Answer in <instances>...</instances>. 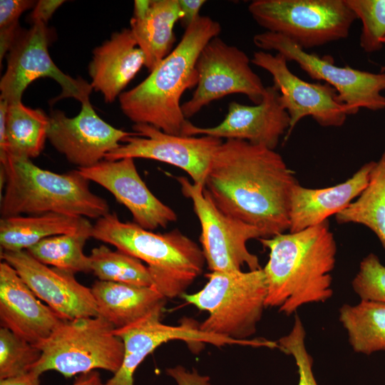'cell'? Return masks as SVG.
Listing matches in <instances>:
<instances>
[{"label": "cell", "instance_id": "cell-41", "mask_svg": "<svg viewBox=\"0 0 385 385\" xmlns=\"http://www.w3.org/2000/svg\"><path fill=\"white\" fill-rule=\"evenodd\" d=\"M381 43L385 44V36L381 39Z\"/></svg>", "mask_w": 385, "mask_h": 385}, {"label": "cell", "instance_id": "cell-12", "mask_svg": "<svg viewBox=\"0 0 385 385\" xmlns=\"http://www.w3.org/2000/svg\"><path fill=\"white\" fill-rule=\"evenodd\" d=\"M250 63L251 59L238 47L219 36L211 39L196 63V88L181 106L185 117L188 119L212 101L232 94H243L254 104L260 103L266 87Z\"/></svg>", "mask_w": 385, "mask_h": 385}, {"label": "cell", "instance_id": "cell-4", "mask_svg": "<svg viewBox=\"0 0 385 385\" xmlns=\"http://www.w3.org/2000/svg\"><path fill=\"white\" fill-rule=\"evenodd\" d=\"M92 237L147 264L155 287L166 298L181 296L203 270L205 259L193 240L178 230L155 233L108 213L93 225Z\"/></svg>", "mask_w": 385, "mask_h": 385}, {"label": "cell", "instance_id": "cell-8", "mask_svg": "<svg viewBox=\"0 0 385 385\" xmlns=\"http://www.w3.org/2000/svg\"><path fill=\"white\" fill-rule=\"evenodd\" d=\"M248 11L266 31L304 50L346 38L356 16L346 0H255Z\"/></svg>", "mask_w": 385, "mask_h": 385}, {"label": "cell", "instance_id": "cell-20", "mask_svg": "<svg viewBox=\"0 0 385 385\" xmlns=\"http://www.w3.org/2000/svg\"><path fill=\"white\" fill-rule=\"evenodd\" d=\"M7 262L0 263V322L28 342L38 346L65 321L41 303Z\"/></svg>", "mask_w": 385, "mask_h": 385}, {"label": "cell", "instance_id": "cell-24", "mask_svg": "<svg viewBox=\"0 0 385 385\" xmlns=\"http://www.w3.org/2000/svg\"><path fill=\"white\" fill-rule=\"evenodd\" d=\"M91 289L98 317L115 329L134 324L154 313H163L167 298L155 287L98 280Z\"/></svg>", "mask_w": 385, "mask_h": 385}, {"label": "cell", "instance_id": "cell-29", "mask_svg": "<svg viewBox=\"0 0 385 385\" xmlns=\"http://www.w3.org/2000/svg\"><path fill=\"white\" fill-rule=\"evenodd\" d=\"M93 225L74 233L51 236L26 250L46 265L76 272H91L89 256L83 252L86 241L92 237Z\"/></svg>", "mask_w": 385, "mask_h": 385}, {"label": "cell", "instance_id": "cell-40", "mask_svg": "<svg viewBox=\"0 0 385 385\" xmlns=\"http://www.w3.org/2000/svg\"><path fill=\"white\" fill-rule=\"evenodd\" d=\"M101 376L98 371H92L81 374L76 378L73 385H102Z\"/></svg>", "mask_w": 385, "mask_h": 385}, {"label": "cell", "instance_id": "cell-9", "mask_svg": "<svg viewBox=\"0 0 385 385\" xmlns=\"http://www.w3.org/2000/svg\"><path fill=\"white\" fill-rule=\"evenodd\" d=\"M253 43L262 51H274L288 61L298 64L311 78L323 81L337 92L350 115L361 108L372 111L385 109V73L360 71L349 66H338L329 56L320 57L308 53L292 39L277 33L265 31L253 36Z\"/></svg>", "mask_w": 385, "mask_h": 385}, {"label": "cell", "instance_id": "cell-38", "mask_svg": "<svg viewBox=\"0 0 385 385\" xmlns=\"http://www.w3.org/2000/svg\"><path fill=\"white\" fill-rule=\"evenodd\" d=\"M205 2V0H178L182 14L180 21L185 29L200 16V11Z\"/></svg>", "mask_w": 385, "mask_h": 385}, {"label": "cell", "instance_id": "cell-25", "mask_svg": "<svg viewBox=\"0 0 385 385\" xmlns=\"http://www.w3.org/2000/svg\"><path fill=\"white\" fill-rule=\"evenodd\" d=\"M91 225L86 217L56 212L1 218V251L26 250L43 239L74 233Z\"/></svg>", "mask_w": 385, "mask_h": 385}, {"label": "cell", "instance_id": "cell-10", "mask_svg": "<svg viewBox=\"0 0 385 385\" xmlns=\"http://www.w3.org/2000/svg\"><path fill=\"white\" fill-rule=\"evenodd\" d=\"M183 195L191 200L201 227L202 250L211 272H235L262 269L257 255L251 253L247 241L262 238L255 227L230 217L214 204L204 186L177 177Z\"/></svg>", "mask_w": 385, "mask_h": 385}, {"label": "cell", "instance_id": "cell-36", "mask_svg": "<svg viewBox=\"0 0 385 385\" xmlns=\"http://www.w3.org/2000/svg\"><path fill=\"white\" fill-rule=\"evenodd\" d=\"M166 373L178 385H211L210 376L202 375L195 369L189 371L181 365L167 369Z\"/></svg>", "mask_w": 385, "mask_h": 385}, {"label": "cell", "instance_id": "cell-35", "mask_svg": "<svg viewBox=\"0 0 385 385\" xmlns=\"http://www.w3.org/2000/svg\"><path fill=\"white\" fill-rule=\"evenodd\" d=\"M36 1L31 0L0 1V62L7 55L14 41L21 31L19 25L21 15L33 9Z\"/></svg>", "mask_w": 385, "mask_h": 385}, {"label": "cell", "instance_id": "cell-22", "mask_svg": "<svg viewBox=\"0 0 385 385\" xmlns=\"http://www.w3.org/2000/svg\"><path fill=\"white\" fill-rule=\"evenodd\" d=\"M145 62L144 53L130 29L114 32L93 51L88 65L91 85L102 93L106 103H112L119 98Z\"/></svg>", "mask_w": 385, "mask_h": 385}, {"label": "cell", "instance_id": "cell-11", "mask_svg": "<svg viewBox=\"0 0 385 385\" xmlns=\"http://www.w3.org/2000/svg\"><path fill=\"white\" fill-rule=\"evenodd\" d=\"M46 24L36 21L29 29L21 30L7 53L0 99L8 104L21 101L28 86L39 78H51L61 86V93L54 101L64 98H73L81 103L89 101L91 83L64 73L51 59L48 48L53 34Z\"/></svg>", "mask_w": 385, "mask_h": 385}, {"label": "cell", "instance_id": "cell-13", "mask_svg": "<svg viewBox=\"0 0 385 385\" xmlns=\"http://www.w3.org/2000/svg\"><path fill=\"white\" fill-rule=\"evenodd\" d=\"M251 63L270 73L273 86L279 92L280 102L289 117L284 140L305 117H311L322 127H340L349 115L347 106L332 86L301 79L289 70L287 61L280 53L256 51Z\"/></svg>", "mask_w": 385, "mask_h": 385}, {"label": "cell", "instance_id": "cell-34", "mask_svg": "<svg viewBox=\"0 0 385 385\" xmlns=\"http://www.w3.org/2000/svg\"><path fill=\"white\" fill-rule=\"evenodd\" d=\"M306 332L297 314L291 331L277 342L278 348L294 358L299 375L297 385H318L313 372V358L305 345Z\"/></svg>", "mask_w": 385, "mask_h": 385}, {"label": "cell", "instance_id": "cell-23", "mask_svg": "<svg viewBox=\"0 0 385 385\" xmlns=\"http://www.w3.org/2000/svg\"><path fill=\"white\" fill-rule=\"evenodd\" d=\"M182 14L178 0H135L130 24L151 72L173 50L174 27Z\"/></svg>", "mask_w": 385, "mask_h": 385}, {"label": "cell", "instance_id": "cell-15", "mask_svg": "<svg viewBox=\"0 0 385 385\" xmlns=\"http://www.w3.org/2000/svg\"><path fill=\"white\" fill-rule=\"evenodd\" d=\"M47 138L53 147L78 168H88L103 160L128 136L138 135L116 128L104 121L90 101L81 103L75 117L59 110L51 111Z\"/></svg>", "mask_w": 385, "mask_h": 385}, {"label": "cell", "instance_id": "cell-37", "mask_svg": "<svg viewBox=\"0 0 385 385\" xmlns=\"http://www.w3.org/2000/svg\"><path fill=\"white\" fill-rule=\"evenodd\" d=\"M64 2L63 0L38 1L29 16V21L31 24L36 21L47 24L54 12Z\"/></svg>", "mask_w": 385, "mask_h": 385}, {"label": "cell", "instance_id": "cell-21", "mask_svg": "<svg viewBox=\"0 0 385 385\" xmlns=\"http://www.w3.org/2000/svg\"><path fill=\"white\" fill-rule=\"evenodd\" d=\"M376 163L364 164L351 178L334 186L309 188L297 183L290 197L289 232L319 225L346 208L367 186Z\"/></svg>", "mask_w": 385, "mask_h": 385}, {"label": "cell", "instance_id": "cell-31", "mask_svg": "<svg viewBox=\"0 0 385 385\" xmlns=\"http://www.w3.org/2000/svg\"><path fill=\"white\" fill-rule=\"evenodd\" d=\"M41 356L35 345L9 329H0V379L25 374L32 369Z\"/></svg>", "mask_w": 385, "mask_h": 385}, {"label": "cell", "instance_id": "cell-18", "mask_svg": "<svg viewBox=\"0 0 385 385\" xmlns=\"http://www.w3.org/2000/svg\"><path fill=\"white\" fill-rule=\"evenodd\" d=\"M289 127V115L280 102L279 91L272 85L266 87L260 103L250 106L232 101L220 123L201 128L188 121L182 135L242 140L274 150Z\"/></svg>", "mask_w": 385, "mask_h": 385}, {"label": "cell", "instance_id": "cell-39", "mask_svg": "<svg viewBox=\"0 0 385 385\" xmlns=\"http://www.w3.org/2000/svg\"><path fill=\"white\" fill-rule=\"evenodd\" d=\"M39 376L31 371L21 376L0 379V385H40Z\"/></svg>", "mask_w": 385, "mask_h": 385}, {"label": "cell", "instance_id": "cell-3", "mask_svg": "<svg viewBox=\"0 0 385 385\" xmlns=\"http://www.w3.org/2000/svg\"><path fill=\"white\" fill-rule=\"evenodd\" d=\"M221 31L220 23L207 16H200L186 28L178 45L148 76L120 94L123 114L134 124H148L166 133L182 135L189 121L182 111V96L197 86L198 57Z\"/></svg>", "mask_w": 385, "mask_h": 385}, {"label": "cell", "instance_id": "cell-6", "mask_svg": "<svg viewBox=\"0 0 385 385\" xmlns=\"http://www.w3.org/2000/svg\"><path fill=\"white\" fill-rule=\"evenodd\" d=\"M205 285L181 296L208 317L200 324L203 332L248 342L266 308L267 284L263 269L247 272H211Z\"/></svg>", "mask_w": 385, "mask_h": 385}, {"label": "cell", "instance_id": "cell-2", "mask_svg": "<svg viewBox=\"0 0 385 385\" xmlns=\"http://www.w3.org/2000/svg\"><path fill=\"white\" fill-rule=\"evenodd\" d=\"M259 241L270 251L262 268L266 308L289 316L305 304L323 303L332 297L337 247L328 221Z\"/></svg>", "mask_w": 385, "mask_h": 385}, {"label": "cell", "instance_id": "cell-17", "mask_svg": "<svg viewBox=\"0 0 385 385\" xmlns=\"http://www.w3.org/2000/svg\"><path fill=\"white\" fill-rule=\"evenodd\" d=\"M1 259L10 265L34 294L63 320L98 316L91 289L79 283L73 273L48 267L27 250L1 251Z\"/></svg>", "mask_w": 385, "mask_h": 385}, {"label": "cell", "instance_id": "cell-27", "mask_svg": "<svg viewBox=\"0 0 385 385\" xmlns=\"http://www.w3.org/2000/svg\"><path fill=\"white\" fill-rule=\"evenodd\" d=\"M339 319L354 352L369 355L385 351V303L361 300L343 304Z\"/></svg>", "mask_w": 385, "mask_h": 385}, {"label": "cell", "instance_id": "cell-26", "mask_svg": "<svg viewBox=\"0 0 385 385\" xmlns=\"http://www.w3.org/2000/svg\"><path fill=\"white\" fill-rule=\"evenodd\" d=\"M49 124L48 115L40 109L24 106L21 101L9 104L6 115L5 150L7 156L30 159L44 148Z\"/></svg>", "mask_w": 385, "mask_h": 385}, {"label": "cell", "instance_id": "cell-33", "mask_svg": "<svg viewBox=\"0 0 385 385\" xmlns=\"http://www.w3.org/2000/svg\"><path fill=\"white\" fill-rule=\"evenodd\" d=\"M351 286L361 300L385 303V265L376 255L363 258Z\"/></svg>", "mask_w": 385, "mask_h": 385}, {"label": "cell", "instance_id": "cell-16", "mask_svg": "<svg viewBox=\"0 0 385 385\" xmlns=\"http://www.w3.org/2000/svg\"><path fill=\"white\" fill-rule=\"evenodd\" d=\"M161 313L152 314L125 327L114 329L113 333L124 345L123 362L113 376L102 385H134V374L142 361L164 343L181 340L187 343H207L217 347L240 344L255 346L254 339L240 342L203 332L192 319L177 326L161 323Z\"/></svg>", "mask_w": 385, "mask_h": 385}, {"label": "cell", "instance_id": "cell-19", "mask_svg": "<svg viewBox=\"0 0 385 385\" xmlns=\"http://www.w3.org/2000/svg\"><path fill=\"white\" fill-rule=\"evenodd\" d=\"M89 181L108 190L115 200L130 212L133 222L154 230L177 220V215L148 189L140 178L134 159L103 160L97 164L78 168Z\"/></svg>", "mask_w": 385, "mask_h": 385}, {"label": "cell", "instance_id": "cell-14", "mask_svg": "<svg viewBox=\"0 0 385 385\" xmlns=\"http://www.w3.org/2000/svg\"><path fill=\"white\" fill-rule=\"evenodd\" d=\"M138 135L127 137L104 160L126 158L155 160L186 172L195 184L204 186L215 152L222 139L209 135L185 136L166 133L150 125H133Z\"/></svg>", "mask_w": 385, "mask_h": 385}, {"label": "cell", "instance_id": "cell-32", "mask_svg": "<svg viewBox=\"0 0 385 385\" xmlns=\"http://www.w3.org/2000/svg\"><path fill=\"white\" fill-rule=\"evenodd\" d=\"M362 24L359 45L366 53L379 51L385 36V0H346Z\"/></svg>", "mask_w": 385, "mask_h": 385}, {"label": "cell", "instance_id": "cell-28", "mask_svg": "<svg viewBox=\"0 0 385 385\" xmlns=\"http://www.w3.org/2000/svg\"><path fill=\"white\" fill-rule=\"evenodd\" d=\"M335 219L339 224L356 223L368 227L385 250V150L372 169L366 188Z\"/></svg>", "mask_w": 385, "mask_h": 385}, {"label": "cell", "instance_id": "cell-30", "mask_svg": "<svg viewBox=\"0 0 385 385\" xmlns=\"http://www.w3.org/2000/svg\"><path fill=\"white\" fill-rule=\"evenodd\" d=\"M89 260L91 272L99 280L140 287L153 284L148 267L138 258L119 250L113 251L101 245L92 249Z\"/></svg>", "mask_w": 385, "mask_h": 385}, {"label": "cell", "instance_id": "cell-1", "mask_svg": "<svg viewBox=\"0 0 385 385\" xmlns=\"http://www.w3.org/2000/svg\"><path fill=\"white\" fill-rule=\"evenodd\" d=\"M297 183L274 150L227 139L213 155L204 188L221 212L267 238L289 230L290 197Z\"/></svg>", "mask_w": 385, "mask_h": 385}, {"label": "cell", "instance_id": "cell-7", "mask_svg": "<svg viewBox=\"0 0 385 385\" xmlns=\"http://www.w3.org/2000/svg\"><path fill=\"white\" fill-rule=\"evenodd\" d=\"M115 327L101 317L65 320L37 346L41 351L31 371L39 376L56 371L66 378L103 369L115 374L120 367L124 345Z\"/></svg>", "mask_w": 385, "mask_h": 385}, {"label": "cell", "instance_id": "cell-5", "mask_svg": "<svg viewBox=\"0 0 385 385\" xmlns=\"http://www.w3.org/2000/svg\"><path fill=\"white\" fill-rule=\"evenodd\" d=\"M1 169L6 179L1 218L56 212L98 219L109 213L107 200L91 190L78 169L59 174L11 156L1 161Z\"/></svg>", "mask_w": 385, "mask_h": 385}]
</instances>
